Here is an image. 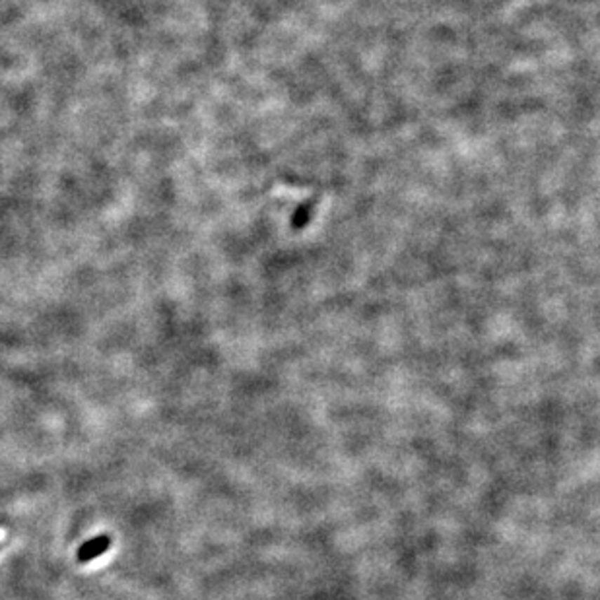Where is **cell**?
<instances>
[{
  "mask_svg": "<svg viewBox=\"0 0 600 600\" xmlns=\"http://www.w3.org/2000/svg\"><path fill=\"white\" fill-rule=\"evenodd\" d=\"M111 546V538L107 534H100L92 540L84 542L82 546L78 548V561L80 564H88V561H93L95 558H100L101 554H105Z\"/></svg>",
  "mask_w": 600,
  "mask_h": 600,
  "instance_id": "cell-1",
  "label": "cell"
}]
</instances>
